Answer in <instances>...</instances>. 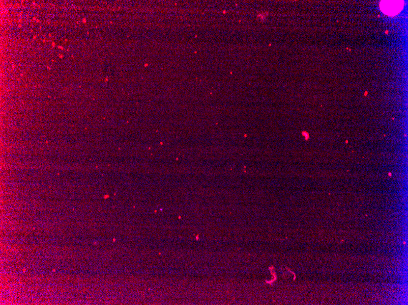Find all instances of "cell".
Masks as SVG:
<instances>
[{
	"label": "cell",
	"mask_w": 408,
	"mask_h": 305,
	"mask_svg": "<svg viewBox=\"0 0 408 305\" xmlns=\"http://www.w3.org/2000/svg\"><path fill=\"white\" fill-rule=\"evenodd\" d=\"M384 14L389 16H397L404 9V1H381L379 4Z\"/></svg>",
	"instance_id": "6da1fadb"
}]
</instances>
